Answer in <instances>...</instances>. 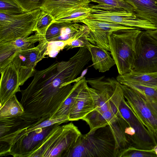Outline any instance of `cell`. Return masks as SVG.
I'll use <instances>...</instances> for the list:
<instances>
[{
    "mask_svg": "<svg viewBox=\"0 0 157 157\" xmlns=\"http://www.w3.org/2000/svg\"><path fill=\"white\" fill-rule=\"evenodd\" d=\"M33 76L27 88L21 90L24 112L20 117L25 121H45L60 108L73 87L72 82L63 61L35 70Z\"/></svg>",
    "mask_w": 157,
    "mask_h": 157,
    "instance_id": "obj_1",
    "label": "cell"
},
{
    "mask_svg": "<svg viewBox=\"0 0 157 157\" xmlns=\"http://www.w3.org/2000/svg\"><path fill=\"white\" fill-rule=\"evenodd\" d=\"M117 157L116 141L109 125L79 137L65 157Z\"/></svg>",
    "mask_w": 157,
    "mask_h": 157,
    "instance_id": "obj_2",
    "label": "cell"
},
{
    "mask_svg": "<svg viewBox=\"0 0 157 157\" xmlns=\"http://www.w3.org/2000/svg\"><path fill=\"white\" fill-rule=\"evenodd\" d=\"M57 124L29 157H64L82 134L72 122Z\"/></svg>",
    "mask_w": 157,
    "mask_h": 157,
    "instance_id": "obj_3",
    "label": "cell"
},
{
    "mask_svg": "<svg viewBox=\"0 0 157 157\" xmlns=\"http://www.w3.org/2000/svg\"><path fill=\"white\" fill-rule=\"evenodd\" d=\"M141 31L124 29L109 34V51L119 75L132 71L135 57L136 40Z\"/></svg>",
    "mask_w": 157,
    "mask_h": 157,
    "instance_id": "obj_4",
    "label": "cell"
},
{
    "mask_svg": "<svg viewBox=\"0 0 157 157\" xmlns=\"http://www.w3.org/2000/svg\"><path fill=\"white\" fill-rule=\"evenodd\" d=\"M40 9L14 15L0 13V43L29 36L35 29Z\"/></svg>",
    "mask_w": 157,
    "mask_h": 157,
    "instance_id": "obj_5",
    "label": "cell"
},
{
    "mask_svg": "<svg viewBox=\"0 0 157 157\" xmlns=\"http://www.w3.org/2000/svg\"><path fill=\"white\" fill-rule=\"evenodd\" d=\"M103 77L86 80L91 87L97 90L99 96L94 110L99 113L111 110L119 116V108L124 98L121 84L113 77L104 80Z\"/></svg>",
    "mask_w": 157,
    "mask_h": 157,
    "instance_id": "obj_6",
    "label": "cell"
},
{
    "mask_svg": "<svg viewBox=\"0 0 157 157\" xmlns=\"http://www.w3.org/2000/svg\"><path fill=\"white\" fill-rule=\"evenodd\" d=\"M132 71H157V40L146 31L141 30L137 37L135 57Z\"/></svg>",
    "mask_w": 157,
    "mask_h": 157,
    "instance_id": "obj_7",
    "label": "cell"
},
{
    "mask_svg": "<svg viewBox=\"0 0 157 157\" xmlns=\"http://www.w3.org/2000/svg\"><path fill=\"white\" fill-rule=\"evenodd\" d=\"M128 106L157 144V117L136 90L121 84Z\"/></svg>",
    "mask_w": 157,
    "mask_h": 157,
    "instance_id": "obj_8",
    "label": "cell"
},
{
    "mask_svg": "<svg viewBox=\"0 0 157 157\" xmlns=\"http://www.w3.org/2000/svg\"><path fill=\"white\" fill-rule=\"evenodd\" d=\"M35 46L16 52L5 65L12 61L18 69L21 86L33 76L37 63L45 58L48 42L45 40L39 42Z\"/></svg>",
    "mask_w": 157,
    "mask_h": 157,
    "instance_id": "obj_9",
    "label": "cell"
},
{
    "mask_svg": "<svg viewBox=\"0 0 157 157\" xmlns=\"http://www.w3.org/2000/svg\"><path fill=\"white\" fill-rule=\"evenodd\" d=\"M90 9V14L87 18L89 19L111 22L141 30L157 29V27L154 24L139 18L131 11L124 10L110 11Z\"/></svg>",
    "mask_w": 157,
    "mask_h": 157,
    "instance_id": "obj_10",
    "label": "cell"
},
{
    "mask_svg": "<svg viewBox=\"0 0 157 157\" xmlns=\"http://www.w3.org/2000/svg\"><path fill=\"white\" fill-rule=\"evenodd\" d=\"M78 81V90L69 114V121L82 120L96 109L99 98L97 90L88 86L85 77Z\"/></svg>",
    "mask_w": 157,
    "mask_h": 157,
    "instance_id": "obj_11",
    "label": "cell"
},
{
    "mask_svg": "<svg viewBox=\"0 0 157 157\" xmlns=\"http://www.w3.org/2000/svg\"><path fill=\"white\" fill-rule=\"evenodd\" d=\"M57 124H59L40 128L22 136L9 147L6 155H11L15 157H29Z\"/></svg>",
    "mask_w": 157,
    "mask_h": 157,
    "instance_id": "obj_12",
    "label": "cell"
},
{
    "mask_svg": "<svg viewBox=\"0 0 157 157\" xmlns=\"http://www.w3.org/2000/svg\"><path fill=\"white\" fill-rule=\"evenodd\" d=\"M89 28L90 32L87 39L95 45L109 51L108 35L119 30L137 29L113 23L86 18L80 21Z\"/></svg>",
    "mask_w": 157,
    "mask_h": 157,
    "instance_id": "obj_13",
    "label": "cell"
},
{
    "mask_svg": "<svg viewBox=\"0 0 157 157\" xmlns=\"http://www.w3.org/2000/svg\"><path fill=\"white\" fill-rule=\"evenodd\" d=\"M0 107L10 98L20 92V83L18 68L12 61L0 67Z\"/></svg>",
    "mask_w": 157,
    "mask_h": 157,
    "instance_id": "obj_14",
    "label": "cell"
},
{
    "mask_svg": "<svg viewBox=\"0 0 157 157\" xmlns=\"http://www.w3.org/2000/svg\"><path fill=\"white\" fill-rule=\"evenodd\" d=\"M68 121V119L65 118L48 119L44 121L39 120L36 121H25L21 118L18 126L13 132L0 137V145L6 148V152L12 144L24 135L40 128L56 124H60Z\"/></svg>",
    "mask_w": 157,
    "mask_h": 157,
    "instance_id": "obj_15",
    "label": "cell"
},
{
    "mask_svg": "<svg viewBox=\"0 0 157 157\" xmlns=\"http://www.w3.org/2000/svg\"><path fill=\"white\" fill-rule=\"evenodd\" d=\"M44 40V36L36 33L28 37L0 43V67L4 66L16 52L34 47L35 43Z\"/></svg>",
    "mask_w": 157,
    "mask_h": 157,
    "instance_id": "obj_16",
    "label": "cell"
},
{
    "mask_svg": "<svg viewBox=\"0 0 157 157\" xmlns=\"http://www.w3.org/2000/svg\"><path fill=\"white\" fill-rule=\"evenodd\" d=\"M89 0H43L40 9L55 19L81 7H89Z\"/></svg>",
    "mask_w": 157,
    "mask_h": 157,
    "instance_id": "obj_17",
    "label": "cell"
},
{
    "mask_svg": "<svg viewBox=\"0 0 157 157\" xmlns=\"http://www.w3.org/2000/svg\"><path fill=\"white\" fill-rule=\"evenodd\" d=\"M134 8L139 18L151 22L157 27V0H123Z\"/></svg>",
    "mask_w": 157,
    "mask_h": 157,
    "instance_id": "obj_18",
    "label": "cell"
},
{
    "mask_svg": "<svg viewBox=\"0 0 157 157\" xmlns=\"http://www.w3.org/2000/svg\"><path fill=\"white\" fill-rule=\"evenodd\" d=\"M88 48L91 53L94 67L99 72H105L109 71L115 65L108 51L92 44Z\"/></svg>",
    "mask_w": 157,
    "mask_h": 157,
    "instance_id": "obj_19",
    "label": "cell"
},
{
    "mask_svg": "<svg viewBox=\"0 0 157 157\" xmlns=\"http://www.w3.org/2000/svg\"><path fill=\"white\" fill-rule=\"evenodd\" d=\"M119 116L114 112L109 110L99 113L94 110L83 119L89 125V132L111 124L118 120Z\"/></svg>",
    "mask_w": 157,
    "mask_h": 157,
    "instance_id": "obj_20",
    "label": "cell"
},
{
    "mask_svg": "<svg viewBox=\"0 0 157 157\" xmlns=\"http://www.w3.org/2000/svg\"><path fill=\"white\" fill-rule=\"evenodd\" d=\"M119 82L137 91L157 117V88L129 81H122Z\"/></svg>",
    "mask_w": 157,
    "mask_h": 157,
    "instance_id": "obj_21",
    "label": "cell"
},
{
    "mask_svg": "<svg viewBox=\"0 0 157 157\" xmlns=\"http://www.w3.org/2000/svg\"><path fill=\"white\" fill-rule=\"evenodd\" d=\"M119 82L129 81L152 87L157 88V71L153 72H129L119 75L116 78Z\"/></svg>",
    "mask_w": 157,
    "mask_h": 157,
    "instance_id": "obj_22",
    "label": "cell"
},
{
    "mask_svg": "<svg viewBox=\"0 0 157 157\" xmlns=\"http://www.w3.org/2000/svg\"><path fill=\"white\" fill-rule=\"evenodd\" d=\"M24 112V108L15 94L0 107V119L18 116Z\"/></svg>",
    "mask_w": 157,
    "mask_h": 157,
    "instance_id": "obj_23",
    "label": "cell"
},
{
    "mask_svg": "<svg viewBox=\"0 0 157 157\" xmlns=\"http://www.w3.org/2000/svg\"><path fill=\"white\" fill-rule=\"evenodd\" d=\"M90 2L98 3V5L91 6V8L106 11H115L126 10L133 13L134 8L131 5L123 0H89Z\"/></svg>",
    "mask_w": 157,
    "mask_h": 157,
    "instance_id": "obj_24",
    "label": "cell"
},
{
    "mask_svg": "<svg viewBox=\"0 0 157 157\" xmlns=\"http://www.w3.org/2000/svg\"><path fill=\"white\" fill-rule=\"evenodd\" d=\"M79 84V82L78 80L73 85V87L67 97L59 109L52 115L50 119L65 118L69 120V113L75 102Z\"/></svg>",
    "mask_w": 157,
    "mask_h": 157,
    "instance_id": "obj_25",
    "label": "cell"
},
{
    "mask_svg": "<svg viewBox=\"0 0 157 157\" xmlns=\"http://www.w3.org/2000/svg\"><path fill=\"white\" fill-rule=\"evenodd\" d=\"M91 13L89 7H81L75 9L64 15L56 18L54 22L67 23H76L87 18Z\"/></svg>",
    "mask_w": 157,
    "mask_h": 157,
    "instance_id": "obj_26",
    "label": "cell"
},
{
    "mask_svg": "<svg viewBox=\"0 0 157 157\" xmlns=\"http://www.w3.org/2000/svg\"><path fill=\"white\" fill-rule=\"evenodd\" d=\"M54 20L50 14L41 10L37 20L35 31L45 36L47 29Z\"/></svg>",
    "mask_w": 157,
    "mask_h": 157,
    "instance_id": "obj_27",
    "label": "cell"
},
{
    "mask_svg": "<svg viewBox=\"0 0 157 157\" xmlns=\"http://www.w3.org/2000/svg\"><path fill=\"white\" fill-rule=\"evenodd\" d=\"M155 157L156 155L153 149L144 150L131 146L122 151L118 157Z\"/></svg>",
    "mask_w": 157,
    "mask_h": 157,
    "instance_id": "obj_28",
    "label": "cell"
},
{
    "mask_svg": "<svg viewBox=\"0 0 157 157\" xmlns=\"http://www.w3.org/2000/svg\"><path fill=\"white\" fill-rule=\"evenodd\" d=\"M25 12L14 0H0V13L11 15Z\"/></svg>",
    "mask_w": 157,
    "mask_h": 157,
    "instance_id": "obj_29",
    "label": "cell"
},
{
    "mask_svg": "<svg viewBox=\"0 0 157 157\" xmlns=\"http://www.w3.org/2000/svg\"><path fill=\"white\" fill-rule=\"evenodd\" d=\"M67 23L54 22L47 29L44 36L45 40L47 42L52 41L60 35L63 28Z\"/></svg>",
    "mask_w": 157,
    "mask_h": 157,
    "instance_id": "obj_30",
    "label": "cell"
},
{
    "mask_svg": "<svg viewBox=\"0 0 157 157\" xmlns=\"http://www.w3.org/2000/svg\"><path fill=\"white\" fill-rule=\"evenodd\" d=\"M69 40L58 41L48 42L45 52V56L51 57H56L59 52L65 48Z\"/></svg>",
    "mask_w": 157,
    "mask_h": 157,
    "instance_id": "obj_31",
    "label": "cell"
},
{
    "mask_svg": "<svg viewBox=\"0 0 157 157\" xmlns=\"http://www.w3.org/2000/svg\"><path fill=\"white\" fill-rule=\"evenodd\" d=\"M25 12L40 9L43 0H14Z\"/></svg>",
    "mask_w": 157,
    "mask_h": 157,
    "instance_id": "obj_32",
    "label": "cell"
},
{
    "mask_svg": "<svg viewBox=\"0 0 157 157\" xmlns=\"http://www.w3.org/2000/svg\"><path fill=\"white\" fill-rule=\"evenodd\" d=\"M89 33L83 34L73 40H69L64 48H66L67 50L78 47H86L88 48L92 45L87 38Z\"/></svg>",
    "mask_w": 157,
    "mask_h": 157,
    "instance_id": "obj_33",
    "label": "cell"
},
{
    "mask_svg": "<svg viewBox=\"0 0 157 157\" xmlns=\"http://www.w3.org/2000/svg\"><path fill=\"white\" fill-rule=\"evenodd\" d=\"M150 35L157 40V29L154 30L146 31Z\"/></svg>",
    "mask_w": 157,
    "mask_h": 157,
    "instance_id": "obj_34",
    "label": "cell"
},
{
    "mask_svg": "<svg viewBox=\"0 0 157 157\" xmlns=\"http://www.w3.org/2000/svg\"><path fill=\"white\" fill-rule=\"evenodd\" d=\"M157 157V144L155 145L153 148Z\"/></svg>",
    "mask_w": 157,
    "mask_h": 157,
    "instance_id": "obj_35",
    "label": "cell"
}]
</instances>
